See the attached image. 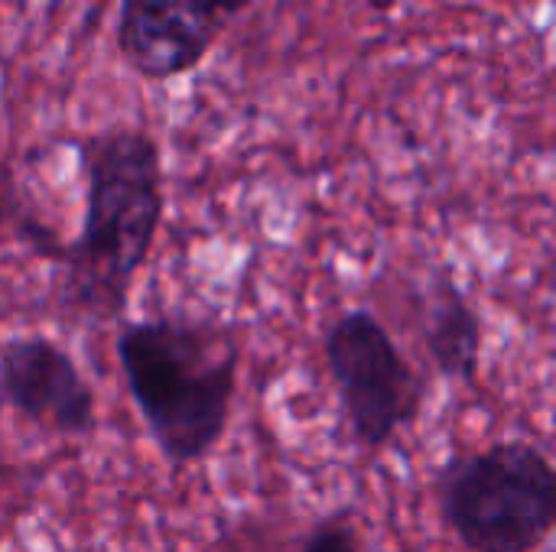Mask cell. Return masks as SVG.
I'll return each instance as SVG.
<instances>
[{"mask_svg":"<svg viewBox=\"0 0 556 552\" xmlns=\"http://www.w3.org/2000/svg\"><path fill=\"white\" fill-rule=\"evenodd\" d=\"M482 319L450 273L433 280L424 309V345L433 368L450 381H476L482 361Z\"/></svg>","mask_w":556,"mask_h":552,"instance_id":"cell-7","label":"cell"},{"mask_svg":"<svg viewBox=\"0 0 556 552\" xmlns=\"http://www.w3.org/2000/svg\"><path fill=\"white\" fill-rule=\"evenodd\" d=\"M85 211L62 251L59 306L98 322L121 319L166 208L160 143L137 127H111L78 143Z\"/></svg>","mask_w":556,"mask_h":552,"instance_id":"cell-1","label":"cell"},{"mask_svg":"<svg viewBox=\"0 0 556 552\" xmlns=\"http://www.w3.org/2000/svg\"><path fill=\"white\" fill-rule=\"evenodd\" d=\"M0 384L7 407L46 433L81 439L98 429L94 390L49 335H10L0 351Z\"/></svg>","mask_w":556,"mask_h":552,"instance_id":"cell-6","label":"cell"},{"mask_svg":"<svg viewBox=\"0 0 556 552\" xmlns=\"http://www.w3.org/2000/svg\"><path fill=\"white\" fill-rule=\"evenodd\" d=\"M296 552H362V543H358L355 527L342 514H336V517L323 521Z\"/></svg>","mask_w":556,"mask_h":552,"instance_id":"cell-8","label":"cell"},{"mask_svg":"<svg viewBox=\"0 0 556 552\" xmlns=\"http://www.w3.org/2000/svg\"><path fill=\"white\" fill-rule=\"evenodd\" d=\"M440 514L469 552H534L556 530V462L505 439L440 468Z\"/></svg>","mask_w":556,"mask_h":552,"instance_id":"cell-3","label":"cell"},{"mask_svg":"<svg viewBox=\"0 0 556 552\" xmlns=\"http://www.w3.org/2000/svg\"><path fill=\"white\" fill-rule=\"evenodd\" d=\"M368 10H375V13H381V16H388V13H394L397 10V3L401 0H362Z\"/></svg>","mask_w":556,"mask_h":552,"instance_id":"cell-9","label":"cell"},{"mask_svg":"<svg viewBox=\"0 0 556 552\" xmlns=\"http://www.w3.org/2000/svg\"><path fill=\"white\" fill-rule=\"evenodd\" d=\"M349 429L362 449L391 446L424 403V377L397 348L388 325L368 309L342 312L323 342Z\"/></svg>","mask_w":556,"mask_h":552,"instance_id":"cell-4","label":"cell"},{"mask_svg":"<svg viewBox=\"0 0 556 552\" xmlns=\"http://www.w3.org/2000/svg\"><path fill=\"white\" fill-rule=\"evenodd\" d=\"M114 348L163 459L176 468L208 459L231 423L238 342L208 322L160 316L121 322Z\"/></svg>","mask_w":556,"mask_h":552,"instance_id":"cell-2","label":"cell"},{"mask_svg":"<svg viewBox=\"0 0 556 552\" xmlns=\"http://www.w3.org/2000/svg\"><path fill=\"white\" fill-rule=\"evenodd\" d=\"M251 0H121L117 49L150 81L189 75Z\"/></svg>","mask_w":556,"mask_h":552,"instance_id":"cell-5","label":"cell"}]
</instances>
